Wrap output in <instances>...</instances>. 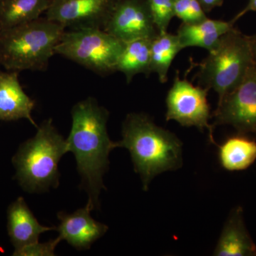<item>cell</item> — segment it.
Here are the masks:
<instances>
[{"label":"cell","instance_id":"obj_1","mask_svg":"<svg viewBox=\"0 0 256 256\" xmlns=\"http://www.w3.org/2000/svg\"><path fill=\"white\" fill-rule=\"evenodd\" d=\"M72 126L66 140L75 156L82 186L88 194L90 210L99 208V196L105 188L102 176L109 166V154L116 146L108 133L109 112L94 98L77 102L72 110Z\"/></svg>","mask_w":256,"mask_h":256},{"label":"cell","instance_id":"obj_2","mask_svg":"<svg viewBox=\"0 0 256 256\" xmlns=\"http://www.w3.org/2000/svg\"><path fill=\"white\" fill-rule=\"evenodd\" d=\"M122 136L116 146L126 148L130 153L144 191H148L152 180L158 174L182 166V142L174 133L156 126L148 114H128L122 124Z\"/></svg>","mask_w":256,"mask_h":256},{"label":"cell","instance_id":"obj_3","mask_svg":"<svg viewBox=\"0 0 256 256\" xmlns=\"http://www.w3.org/2000/svg\"><path fill=\"white\" fill-rule=\"evenodd\" d=\"M65 31L45 16L0 32V65L8 72L46 70Z\"/></svg>","mask_w":256,"mask_h":256},{"label":"cell","instance_id":"obj_4","mask_svg":"<svg viewBox=\"0 0 256 256\" xmlns=\"http://www.w3.org/2000/svg\"><path fill=\"white\" fill-rule=\"evenodd\" d=\"M66 152V140L52 119L44 121L34 137L24 142L13 158L16 178L22 188L30 193L56 188L60 184L58 163Z\"/></svg>","mask_w":256,"mask_h":256},{"label":"cell","instance_id":"obj_5","mask_svg":"<svg viewBox=\"0 0 256 256\" xmlns=\"http://www.w3.org/2000/svg\"><path fill=\"white\" fill-rule=\"evenodd\" d=\"M198 85L213 89L218 100L233 92L255 69L250 36L233 28L220 37L206 58L196 64Z\"/></svg>","mask_w":256,"mask_h":256},{"label":"cell","instance_id":"obj_6","mask_svg":"<svg viewBox=\"0 0 256 256\" xmlns=\"http://www.w3.org/2000/svg\"><path fill=\"white\" fill-rule=\"evenodd\" d=\"M124 46V42L102 28H82L65 31L55 53L94 73L106 76L116 72Z\"/></svg>","mask_w":256,"mask_h":256},{"label":"cell","instance_id":"obj_7","mask_svg":"<svg viewBox=\"0 0 256 256\" xmlns=\"http://www.w3.org/2000/svg\"><path fill=\"white\" fill-rule=\"evenodd\" d=\"M208 89L195 86L186 79L180 78L178 70L175 74L172 86L166 98V121L174 120L184 127H195L208 133L210 142H214L213 126L210 124V106L207 100Z\"/></svg>","mask_w":256,"mask_h":256},{"label":"cell","instance_id":"obj_8","mask_svg":"<svg viewBox=\"0 0 256 256\" xmlns=\"http://www.w3.org/2000/svg\"><path fill=\"white\" fill-rule=\"evenodd\" d=\"M212 126H230L238 134H256V70L218 100Z\"/></svg>","mask_w":256,"mask_h":256},{"label":"cell","instance_id":"obj_9","mask_svg":"<svg viewBox=\"0 0 256 256\" xmlns=\"http://www.w3.org/2000/svg\"><path fill=\"white\" fill-rule=\"evenodd\" d=\"M104 30L124 43L159 33L148 0H117Z\"/></svg>","mask_w":256,"mask_h":256},{"label":"cell","instance_id":"obj_10","mask_svg":"<svg viewBox=\"0 0 256 256\" xmlns=\"http://www.w3.org/2000/svg\"><path fill=\"white\" fill-rule=\"evenodd\" d=\"M117 0H50L46 18L69 30H104Z\"/></svg>","mask_w":256,"mask_h":256},{"label":"cell","instance_id":"obj_11","mask_svg":"<svg viewBox=\"0 0 256 256\" xmlns=\"http://www.w3.org/2000/svg\"><path fill=\"white\" fill-rule=\"evenodd\" d=\"M90 207L86 206L72 214L58 212L60 224L56 227L60 240H66L77 250H87L94 242L104 236L108 230L106 224L96 222L90 214Z\"/></svg>","mask_w":256,"mask_h":256},{"label":"cell","instance_id":"obj_12","mask_svg":"<svg viewBox=\"0 0 256 256\" xmlns=\"http://www.w3.org/2000/svg\"><path fill=\"white\" fill-rule=\"evenodd\" d=\"M34 106L20 84L18 72H0V120L26 119L36 126L32 117Z\"/></svg>","mask_w":256,"mask_h":256},{"label":"cell","instance_id":"obj_13","mask_svg":"<svg viewBox=\"0 0 256 256\" xmlns=\"http://www.w3.org/2000/svg\"><path fill=\"white\" fill-rule=\"evenodd\" d=\"M216 256H256V245L248 232L242 206L232 210L224 224Z\"/></svg>","mask_w":256,"mask_h":256},{"label":"cell","instance_id":"obj_14","mask_svg":"<svg viewBox=\"0 0 256 256\" xmlns=\"http://www.w3.org/2000/svg\"><path fill=\"white\" fill-rule=\"evenodd\" d=\"M8 234L15 249L38 242L40 235L56 227H48L38 223L22 197L10 205L8 212Z\"/></svg>","mask_w":256,"mask_h":256},{"label":"cell","instance_id":"obj_15","mask_svg":"<svg viewBox=\"0 0 256 256\" xmlns=\"http://www.w3.org/2000/svg\"><path fill=\"white\" fill-rule=\"evenodd\" d=\"M233 28L234 23L232 20L226 22L206 18L200 22L182 23L176 35L182 50L200 47L210 52L220 37Z\"/></svg>","mask_w":256,"mask_h":256},{"label":"cell","instance_id":"obj_16","mask_svg":"<svg viewBox=\"0 0 256 256\" xmlns=\"http://www.w3.org/2000/svg\"><path fill=\"white\" fill-rule=\"evenodd\" d=\"M218 160L227 171L247 170L256 160V141L238 133L227 138L218 146Z\"/></svg>","mask_w":256,"mask_h":256},{"label":"cell","instance_id":"obj_17","mask_svg":"<svg viewBox=\"0 0 256 256\" xmlns=\"http://www.w3.org/2000/svg\"><path fill=\"white\" fill-rule=\"evenodd\" d=\"M50 0H0V32L42 18Z\"/></svg>","mask_w":256,"mask_h":256},{"label":"cell","instance_id":"obj_18","mask_svg":"<svg viewBox=\"0 0 256 256\" xmlns=\"http://www.w3.org/2000/svg\"><path fill=\"white\" fill-rule=\"evenodd\" d=\"M151 41L141 38L124 43L116 69V72L124 74L128 84L138 74L150 75Z\"/></svg>","mask_w":256,"mask_h":256},{"label":"cell","instance_id":"obj_19","mask_svg":"<svg viewBox=\"0 0 256 256\" xmlns=\"http://www.w3.org/2000/svg\"><path fill=\"white\" fill-rule=\"evenodd\" d=\"M182 50L178 35L158 33L151 41L150 72L158 74L162 84L168 82V72L176 56Z\"/></svg>","mask_w":256,"mask_h":256},{"label":"cell","instance_id":"obj_20","mask_svg":"<svg viewBox=\"0 0 256 256\" xmlns=\"http://www.w3.org/2000/svg\"><path fill=\"white\" fill-rule=\"evenodd\" d=\"M153 20L159 33L168 32L174 18V0H148Z\"/></svg>","mask_w":256,"mask_h":256},{"label":"cell","instance_id":"obj_21","mask_svg":"<svg viewBox=\"0 0 256 256\" xmlns=\"http://www.w3.org/2000/svg\"><path fill=\"white\" fill-rule=\"evenodd\" d=\"M174 16L182 23L194 24L208 18L198 0H174Z\"/></svg>","mask_w":256,"mask_h":256},{"label":"cell","instance_id":"obj_22","mask_svg":"<svg viewBox=\"0 0 256 256\" xmlns=\"http://www.w3.org/2000/svg\"><path fill=\"white\" fill-rule=\"evenodd\" d=\"M60 242V238L50 240L46 242H34L18 249H15V256H53L55 248Z\"/></svg>","mask_w":256,"mask_h":256},{"label":"cell","instance_id":"obj_23","mask_svg":"<svg viewBox=\"0 0 256 256\" xmlns=\"http://www.w3.org/2000/svg\"><path fill=\"white\" fill-rule=\"evenodd\" d=\"M205 12H210L216 8L222 6L224 0H198Z\"/></svg>","mask_w":256,"mask_h":256},{"label":"cell","instance_id":"obj_24","mask_svg":"<svg viewBox=\"0 0 256 256\" xmlns=\"http://www.w3.org/2000/svg\"><path fill=\"white\" fill-rule=\"evenodd\" d=\"M256 0H249L248 3L246 6L242 10V11L239 12L238 14L236 15L233 18H232V21L233 22L234 24L238 20H240V18H242L244 15L246 14L247 13L250 12H256Z\"/></svg>","mask_w":256,"mask_h":256},{"label":"cell","instance_id":"obj_25","mask_svg":"<svg viewBox=\"0 0 256 256\" xmlns=\"http://www.w3.org/2000/svg\"><path fill=\"white\" fill-rule=\"evenodd\" d=\"M250 45H252V58H254V66L256 70V33L250 36Z\"/></svg>","mask_w":256,"mask_h":256}]
</instances>
